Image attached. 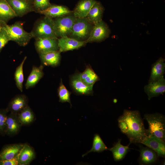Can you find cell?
<instances>
[{
  "label": "cell",
  "instance_id": "cell-1",
  "mask_svg": "<svg viewBox=\"0 0 165 165\" xmlns=\"http://www.w3.org/2000/svg\"><path fill=\"white\" fill-rule=\"evenodd\" d=\"M118 122L121 132L127 136L130 144L141 143L147 136L143 119L138 110H124Z\"/></svg>",
  "mask_w": 165,
  "mask_h": 165
},
{
  "label": "cell",
  "instance_id": "cell-2",
  "mask_svg": "<svg viewBox=\"0 0 165 165\" xmlns=\"http://www.w3.org/2000/svg\"><path fill=\"white\" fill-rule=\"evenodd\" d=\"M0 24L6 30L10 37V41L15 42L19 46H24L33 38L31 32H28L23 28V23L17 21L14 24L8 25L3 22H0Z\"/></svg>",
  "mask_w": 165,
  "mask_h": 165
},
{
  "label": "cell",
  "instance_id": "cell-3",
  "mask_svg": "<svg viewBox=\"0 0 165 165\" xmlns=\"http://www.w3.org/2000/svg\"><path fill=\"white\" fill-rule=\"evenodd\" d=\"M143 119L148 124L146 129L147 135H153L165 141V117L164 115L159 113L146 114Z\"/></svg>",
  "mask_w": 165,
  "mask_h": 165
},
{
  "label": "cell",
  "instance_id": "cell-4",
  "mask_svg": "<svg viewBox=\"0 0 165 165\" xmlns=\"http://www.w3.org/2000/svg\"><path fill=\"white\" fill-rule=\"evenodd\" d=\"M53 26V20L51 17L45 16L38 19L35 23L31 32L33 38L36 40L57 37L54 32Z\"/></svg>",
  "mask_w": 165,
  "mask_h": 165
},
{
  "label": "cell",
  "instance_id": "cell-5",
  "mask_svg": "<svg viewBox=\"0 0 165 165\" xmlns=\"http://www.w3.org/2000/svg\"><path fill=\"white\" fill-rule=\"evenodd\" d=\"M94 26L86 17L76 18L68 37L79 41H86L90 36Z\"/></svg>",
  "mask_w": 165,
  "mask_h": 165
},
{
  "label": "cell",
  "instance_id": "cell-6",
  "mask_svg": "<svg viewBox=\"0 0 165 165\" xmlns=\"http://www.w3.org/2000/svg\"><path fill=\"white\" fill-rule=\"evenodd\" d=\"M76 18L72 13L55 18L53 29L57 38L68 36L71 33Z\"/></svg>",
  "mask_w": 165,
  "mask_h": 165
},
{
  "label": "cell",
  "instance_id": "cell-7",
  "mask_svg": "<svg viewBox=\"0 0 165 165\" xmlns=\"http://www.w3.org/2000/svg\"><path fill=\"white\" fill-rule=\"evenodd\" d=\"M110 34L108 26L102 20L94 25L90 36L85 41L86 43L101 42L108 38Z\"/></svg>",
  "mask_w": 165,
  "mask_h": 165
},
{
  "label": "cell",
  "instance_id": "cell-8",
  "mask_svg": "<svg viewBox=\"0 0 165 165\" xmlns=\"http://www.w3.org/2000/svg\"><path fill=\"white\" fill-rule=\"evenodd\" d=\"M57 37L40 38L35 40V49L39 54L59 51Z\"/></svg>",
  "mask_w": 165,
  "mask_h": 165
},
{
  "label": "cell",
  "instance_id": "cell-9",
  "mask_svg": "<svg viewBox=\"0 0 165 165\" xmlns=\"http://www.w3.org/2000/svg\"><path fill=\"white\" fill-rule=\"evenodd\" d=\"M80 72H77L71 76L70 83L73 91L77 94L81 95H92L93 86H88L82 81Z\"/></svg>",
  "mask_w": 165,
  "mask_h": 165
},
{
  "label": "cell",
  "instance_id": "cell-10",
  "mask_svg": "<svg viewBox=\"0 0 165 165\" xmlns=\"http://www.w3.org/2000/svg\"><path fill=\"white\" fill-rule=\"evenodd\" d=\"M141 143L153 150L159 157H165V141L153 135H147Z\"/></svg>",
  "mask_w": 165,
  "mask_h": 165
},
{
  "label": "cell",
  "instance_id": "cell-11",
  "mask_svg": "<svg viewBox=\"0 0 165 165\" xmlns=\"http://www.w3.org/2000/svg\"><path fill=\"white\" fill-rule=\"evenodd\" d=\"M140 144L139 150L140 155L138 159L139 164L149 165L156 163L159 158L156 152L149 147L146 146L144 147Z\"/></svg>",
  "mask_w": 165,
  "mask_h": 165
},
{
  "label": "cell",
  "instance_id": "cell-12",
  "mask_svg": "<svg viewBox=\"0 0 165 165\" xmlns=\"http://www.w3.org/2000/svg\"><path fill=\"white\" fill-rule=\"evenodd\" d=\"M17 16L22 17L33 11L32 4L27 0H6Z\"/></svg>",
  "mask_w": 165,
  "mask_h": 165
},
{
  "label": "cell",
  "instance_id": "cell-13",
  "mask_svg": "<svg viewBox=\"0 0 165 165\" xmlns=\"http://www.w3.org/2000/svg\"><path fill=\"white\" fill-rule=\"evenodd\" d=\"M86 44L85 41H79L67 36L58 39L59 51L61 53L78 49Z\"/></svg>",
  "mask_w": 165,
  "mask_h": 165
},
{
  "label": "cell",
  "instance_id": "cell-14",
  "mask_svg": "<svg viewBox=\"0 0 165 165\" xmlns=\"http://www.w3.org/2000/svg\"><path fill=\"white\" fill-rule=\"evenodd\" d=\"M144 90L148 95V100L163 94L165 92V79L164 76L157 81L148 83L144 86Z\"/></svg>",
  "mask_w": 165,
  "mask_h": 165
},
{
  "label": "cell",
  "instance_id": "cell-15",
  "mask_svg": "<svg viewBox=\"0 0 165 165\" xmlns=\"http://www.w3.org/2000/svg\"><path fill=\"white\" fill-rule=\"evenodd\" d=\"M28 98L26 95L18 94L11 100L6 109L8 112L17 114L28 106Z\"/></svg>",
  "mask_w": 165,
  "mask_h": 165
},
{
  "label": "cell",
  "instance_id": "cell-16",
  "mask_svg": "<svg viewBox=\"0 0 165 165\" xmlns=\"http://www.w3.org/2000/svg\"><path fill=\"white\" fill-rule=\"evenodd\" d=\"M22 125L18 118L17 114L10 112L8 115L7 117L5 134L10 136L16 134Z\"/></svg>",
  "mask_w": 165,
  "mask_h": 165
},
{
  "label": "cell",
  "instance_id": "cell-17",
  "mask_svg": "<svg viewBox=\"0 0 165 165\" xmlns=\"http://www.w3.org/2000/svg\"><path fill=\"white\" fill-rule=\"evenodd\" d=\"M72 13V11L64 6L56 5H51L46 9L39 13L45 16L55 18L69 14Z\"/></svg>",
  "mask_w": 165,
  "mask_h": 165
},
{
  "label": "cell",
  "instance_id": "cell-18",
  "mask_svg": "<svg viewBox=\"0 0 165 165\" xmlns=\"http://www.w3.org/2000/svg\"><path fill=\"white\" fill-rule=\"evenodd\" d=\"M165 59L161 57L152 65L148 83L157 81L164 76L165 71Z\"/></svg>",
  "mask_w": 165,
  "mask_h": 165
},
{
  "label": "cell",
  "instance_id": "cell-19",
  "mask_svg": "<svg viewBox=\"0 0 165 165\" xmlns=\"http://www.w3.org/2000/svg\"><path fill=\"white\" fill-rule=\"evenodd\" d=\"M96 1L95 0H80L72 11V14L77 18L86 17Z\"/></svg>",
  "mask_w": 165,
  "mask_h": 165
},
{
  "label": "cell",
  "instance_id": "cell-20",
  "mask_svg": "<svg viewBox=\"0 0 165 165\" xmlns=\"http://www.w3.org/2000/svg\"><path fill=\"white\" fill-rule=\"evenodd\" d=\"M43 68L44 66L42 64L38 67L33 66L25 85L26 89L35 86L43 77L44 75Z\"/></svg>",
  "mask_w": 165,
  "mask_h": 165
},
{
  "label": "cell",
  "instance_id": "cell-21",
  "mask_svg": "<svg viewBox=\"0 0 165 165\" xmlns=\"http://www.w3.org/2000/svg\"><path fill=\"white\" fill-rule=\"evenodd\" d=\"M105 9L101 3L96 1L86 18L90 23L95 24L102 20Z\"/></svg>",
  "mask_w": 165,
  "mask_h": 165
},
{
  "label": "cell",
  "instance_id": "cell-22",
  "mask_svg": "<svg viewBox=\"0 0 165 165\" xmlns=\"http://www.w3.org/2000/svg\"><path fill=\"white\" fill-rule=\"evenodd\" d=\"M61 53L59 51L39 54L42 64L52 67L58 66L61 60Z\"/></svg>",
  "mask_w": 165,
  "mask_h": 165
},
{
  "label": "cell",
  "instance_id": "cell-23",
  "mask_svg": "<svg viewBox=\"0 0 165 165\" xmlns=\"http://www.w3.org/2000/svg\"><path fill=\"white\" fill-rule=\"evenodd\" d=\"M24 144H13L6 145L0 152V160H9L16 156L19 153Z\"/></svg>",
  "mask_w": 165,
  "mask_h": 165
},
{
  "label": "cell",
  "instance_id": "cell-24",
  "mask_svg": "<svg viewBox=\"0 0 165 165\" xmlns=\"http://www.w3.org/2000/svg\"><path fill=\"white\" fill-rule=\"evenodd\" d=\"M121 139H118L112 147L108 148L112 154L114 160L115 161H119L123 160L128 152L130 151V143L126 146L122 145L121 143Z\"/></svg>",
  "mask_w": 165,
  "mask_h": 165
},
{
  "label": "cell",
  "instance_id": "cell-25",
  "mask_svg": "<svg viewBox=\"0 0 165 165\" xmlns=\"http://www.w3.org/2000/svg\"><path fill=\"white\" fill-rule=\"evenodd\" d=\"M35 156V153L32 148L27 144H24L18 154L19 165L29 164Z\"/></svg>",
  "mask_w": 165,
  "mask_h": 165
},
{
  "label": "cell",
  "instance_id": "cell-26",
  "mask_svg": "<svg viewBox=\"0 0 165 165\" xmlns=\"http://www.w3.org/2000/svg\"><path fill=\"white\" fill-rule=\"evenodd\" d=\"M16 16L7 2L6 0H0V22L7 23Z\"/></svg>",
  "mask_w": 165,
  "mask_h": 165
},
{
  "label": "cell",
  "instance_id": "cell-27",
  "mask_svg": "<svg viewBox=\"0 0 165 165\" xmlns=\"http://www.w3.org/2000/svg\"><path fill=\"white\" fill-rule=\"evenodd\" d=\"M80 78L82 82L88 86H93L100 80L99 77L90 65H87L83 72L81 73Z\"/></svg>",
  "mask_w": 165,
  "mask_h": 165
},
{
  "label": "cell",
  "instance_id": "cell-28",
  "mask_svg": "<svg viewBox=\"0 0 165 165\" xmlns=\"http://www.w3.org/2000/svg\"><path fill=\"white\" fill-rule=\"evenodd\" d=\"M18 118L22 125H28L35 119V115L28 105L17 114Z\"/></svg>",
  "mask_w": 165,
  "mask_h": 165
},
{
  "label": "cell",
  "instance_id": "cell-29",
  "mask_svg": "<svg viewBox=\"0 0 165 165\" xmlns=\"http://www.w3.org/2000/svg\"><path fill=\"white\" fill-rule=\"evenodd\" d=\"M108 148L100 136L97 134H94L91 148L89 151L82 155V157L92 152H101L105 150H108Z\"/></svg>",
  "mask_w": 165,
  "mask_h": 165
},
{
  "label": "cell",
  "instance_id": "cell-30",
  "mask_svg": "<svg viewBox=\"0 0 165 165\" xmlns=\"http://www.w3.org/2000/svg\"><path fill=\"white\" fill-rule=\"evenodd\" d=\"M27 58L26 56L24 57L20 64L16 68L14 75L16 86L21 92L23 90V83L24 81L23 66Z\"/></svg>",
  "mask_w": 165,
  "mask_h": 165
},
{
  "label": "cell",
  "instance_id": "cell-31",
  "mask_svg": "<svg viewBox=\"0 0 165 165\" xmlns=\"http://www.w3.org/2000/svg\"><path fill=\"white\" fill-rule=\"evenodd\" d=\"M57 92L59 101L61 103L68 102L70 104L71 107L72 105L70 100L71 92L66 88L61 79L58 88Z\"/></svg>",
  "mask_w": 165,
  "mask_h": 165
},
{
  "label": "cell",
  "instance_id": "cell-32",
  "mask_svg": "<svg viewBox=\"0 0 165 165\" xmlns=\"http://www.w3.org/2000/svg\"><path fill=\"white\" fill-rule=\"evenodd\" d=\"M33 11L40 13L51 5L50 0H33L32 3Z\"/></svg>",
  "mask_w": 165,
  "mask_h": 165
},
{
  "label": "cell",
  "instance_id": "cell-33",
  "mask_svg": "<svg viewBox=\"0 0 165 165\" xmlns=\"http://www.w3.org/2000/svg\"><path fill=\"white\" fill-rule=\"evenodd\" d=\"M10 41V38L7 31L0 24V53L3 48Z\"/></svg>",
  "mask_w": 165,
  "mask_h": 165
},
{
  "label": "cell",
  "instance_id": "cell-34",
  "mask_svg": "<svg viewBox=\"0 0 165 165\" xmlns=\"http://www.w3.org/2000/svg\"><path fill=\"white\" fill-rule=\"evenodd\" d=\"M8 111L6 109L0 110V133L5 134L6 122Z\"/></svg>",
  "mask_w": 165,
  "mask_h": 165
},
{
  "label": "cell",
  "instance_id": "cell-35",
  "mask_svg": "<svg viewBox=\"0 0 165 165\" xmlns=\"http://www.w3.org/2000/svg\"><path fill=\"white\" fill-rule=\"evenodd\" d=\"M19 165L18 155L15 157L11 160H0V165Z\"/></svg>",
  "mask_w": 165,
  "mask_h": 165
},
{
  "label": "cell",
  "instance_id": "cell-36",
  "mask_svg": "<svg viewBox=\"0 0 165 165\" xmlns=\"http://www.w3.org/2000/svg\"><path fill=\"white\" fill-rule=\"evenodd\" d=\"M30 3H31V4L33 2V0H27Z\"/></svg>",
  "mask_w": 165,
  "mask_h": 165
}]
</instances>
